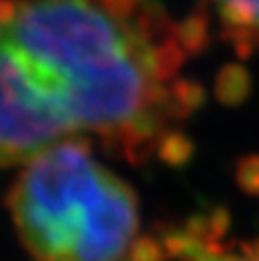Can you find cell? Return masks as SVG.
Returning <instances> with one entry per match:
<instances>
[{"label":"cell","instance_id":"1","mask_svg":"<svg viewBox=\"0 0 259 261\" xmlns=\"http://www.w3.org/2000/svg\"><path fill=\"white\" fill-rule=\"evenodd\" d=\"M184 57L151 0H0V167L77 133L145 159L184 116L169 84Z\"/></svg>","mask_w":259,"mask_h":261},{"label":"cell","instance_id":"2","mask_svg":"<svg viewBox=\"0 0 259 261\" xmlns=\"http://www.w3.org/2000/svg\"><path fill=\"white\" fill-rule=\"evenodd\" d=\"M8 208L37 261H124L137 241L135 192L96 161L84 139H65L27 161Z\"/></svg>","mask_w":259,"mask_h":261},{"label":"cell","instance_id":"7","mask_svg":"<svg viewBox=\"0 0 259 261\" xmlns=\"http://www.w3.org/2000/svg\"><path fill=\"white\" fill-rule=\"evenodd\" d=\"M192 143L188 137H184L182 133H165L157 145L159 157L171 165H182L190 159L192 155Z\"/></svg>","mask_w":259,"mask_h":261},{"label":"cell","instance_id":"8","mask_svg":"<svg viewBox=\"0 0 259 261\" xmlns=\"http://www.w3.org/2000/svg\"><path fill=\"white\" fill-rule=\"evenodd\" d=\"M237 181L247 194L259 196V155H251L239 163Z\"/></svg>","mask_w":259,"mask_h":261},{"label":"cell","instance_id":"6","mask_svg":"<svg viewBox=\"0 0 259 261\" xmlns=\"http://www.w3.org/2000/svg\"><path fill=\"white\" fill-rule=\"evenodd\" d=\"M175 33L184 53H198L208 41V20L204 14H192L175 29Z\"/></svg>","mask_w":259,"mask_h":261},{"label":"cell","instance_id":"5","mask_svg":"<svg viewBox=\"0 0 259 261\" xmlns=\"http://www.w3.org/2000/svg\"><path fill=\"white\" fill-rule=\"evenodd\" d=\"M249 73L241 65H226L216 77V98L222 104H239L249 94Z\"/></svg>","mask_w":259,"mask_h":261},{"label":"cell","instance_id":"4","mask_svg":"<svg viewBox=\"0 0 259 261\" xmlns=\"http://www.w3.org/2000/svg\"><path fill=\"white\" fill-rule=\"evenodd\" d=\"M222 37L247 57L259 49V0H212Z\"/></svg>","mask_w":259,"mask_h":261},{"label":"cell","instance_id":"3","mask_svg":"<svg viewBox=\"0 0 259 261\" xmlns=\"http://www.w3.org/2000/svg\"><path fill=\"white\" fill-rule=\"evenodd\" d=\"M165 253L179 261H259V241L239 247V251H224L218 239H206L188 228L171 230L163 239Z\"/></svg>","mask_w":259,"mask_h":261},{"label":"cell","instance_id":"9","mask_svg":"<svg viewBox=\"0 0 259 261\" xmlns=\"http://www.w3.org/2000/svg\"><path fill=\"white\" fill-rule=\"evenodd\" d=\"M165 253V247L159 245L157 241L145 237V239H137L128 251V259L131 261H161Z\"/></svg>","mask_w":259,"mask_h":261}]
</instances>
